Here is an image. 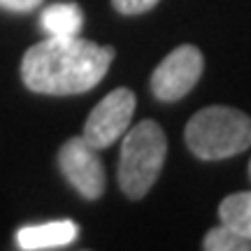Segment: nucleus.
<instances>
[{
    "mask_svg": "<svg viewBox=\"0 0 251 251\" xmlns=\"http://www.w3.org/2000/svg\"><path fill=\"white\" fill-rule=\"evenodd\" d=\"M207 251H251V240L242 237V235L233 230L230 226H216L205 235L202 242Z\"/></svg>",
    "mask_w": 251,
    "mask_h": 251,
    "instance_id": "nucleus-10",
    "label": "nucleus"
},
{
    "mask_svg": "<svg viewBox=\"0 0 251 251\" xmlns=\"http://www.w3.org/2000/svg\"><path fill=\"white\" fill-rule=\"evenodd\" d=\"M112 5L119 14H126V17H135V14H144L151 7L158 5V0H112Z\"/></svg>",
    "mask_w": 251,
    "mask_h": 251,
    "instance_id": "nucleus-11",
    "label": "nucleus"
},
{
    "mask_svg": "<svg viewBox=\"0 0 251 251\" xmlns=\"http://www.w3.org/2000/svg\"><path fill=\"white\" fill-rule=\"evenodd\" d=\"M219 219L221 224L230 226L233 230L251 240V191H240L224 198L219 205Z\"/></svg>",
    "mask_w": 251,
    "mask_h": 251,
    "instance_id": "nucleus-9",
    "label": "nucleus"
},
{
    "mask_svg": "<svg viewBox=\"0 0 251 251\" xmlns=\"http://www.w3.org/2000/svg\"><path fill=\"white\" fill-rule=\"evenodd\" d=\"M58 168L70 186L86 200H98L105 191V170L98 156L84 137H70L58 151Z\"/></svg>",
    "mask_w": 251,
    "mask_h": 251,
    "instance_id": "nucleus-6",
    "label": "nucleus"
},
{
    "mask_svg": "<svg viewBox=\"0 0 251 251\" xmlns=\"http://www.w3.org/2000/svg\"><path fill=\"white\" fill-rule=\"evenodd\" d=\"M40 24L49 37H58V40L77 37L84 26V12L77 2H54L42 12Z\"/></svg>",
    "mask_w": 251,
    "mask_h": 251,
    "instance_id": "nucleus-8",
    "label": "nucleus"
},
{
    "mask_svg": "<svg viewBox=\"0 0 251 251\" xmlns=\"http://www.w3.org/2000/svg\"><path fill=\"white\" fill-rule=\"evenodd\" d=\"M114 61L112 47L84 37H49L24 54L21 79L30 91L45 96H77L98 86Z\"/></svg>",
    "mask_w": 251,
    "mask_h": 251,
    "instance_id": "nucleus-1",
    "label": "nucleus"
},
{
    "mask_svg": "<svg viewBox=\"0 0 251 251\" xmlns=\"http://www.w3.org/2000/svg\"><path fill=\"white\" fill-rule=\"evenodd\" d=\"M249 172H251V165H249Z\"/></svg>",
    "mask_w": 251,
    "mask_h": 251,
    "instance_id": "nucleus-13",
    "label": "nucleus"
},
{
    "mask_svg": "<svg viewBox=\"0 0 251 251\" xmlns=\"http://www.w3.org/2000/svg\"><path fill=\"white\" fill-rule=\"evenodd\" d=\"M186 144L202 161H224L251 147V117L224 105L200 109L186 124Z\"/></svg>",
    "mask_w": 251,
    "mask_h": 251,
    "instance_id": "nucleus-2",
    "label": "nucleus"
},
{
    "mask_svg": "<svg viewBox=\"0 0 251 251\" xmlns=\"http://www.w3.org/2000/svg\"><path fill=\"white\" fill-rule=\"evenodd\" d=\"M42 5V0H0V7L9 12H33Z\"/></svg>",
    "mask_w": 251,
    "mask_h": 251,
    "instance_id": "nucleus-12",
    "label": "nucleus"
},
{
    "mask_svg": "<svg viewBox=\"0 0 251 251\" xmlns=\"http://www.w3.org/2000/svg\"><path fill=\"white\" fill-rule=\"evenodd\" d=\"M168 156V140L156 121H140L124 133L119 156V186L128 198L140 200L156 184Z\"/></svg>",
    "mask_w": 251,
    "mask_h": 251,
    "instance_id": "nucleus-3",
    "label": "nucleus"
},
{
    "mask_svg": "<svg viewBox=\"0 0 251 251\" xmlns=\"http://www.w3.org/2000/svg\"><path fill=\"white\" fill-rule=\"evenodd\" d=\"M135 112V93L130 89H114L93 107L84 124L81 137L93 149H107L130 128Z\"/></svg>",
    "mask_w": 251,
    "mask_h": 251,
    "instance_id": "nucleus-5",
    "label": "nucleus"
},
{
    "mask_svg": "<svg viewBox=\"0 0 251 251\" xmlns=\"http://www.w3.org/2000/svg\"><path fill=\"white\" fill-rule=\"evenodd\" d=\"M79 228L70 219L49 221L40 226H24L17 233V244L26 251H42V249H58L65 244L75 242Z\"/></svg>",
    "mask_w": 251,
    "mask_h": 251,
    "instance_id": "nucleus-7",
    "label": "nucleus"
},
{
    "mask_svg": "<svg viewBox=\"0 0 251 251\" xmlns=\"http://www.w3.org/2000/svg\"><path fill=\"white\" fill-rule=\"evenodd\" d=\"M205 70L202 51L193 45H181L165 56L151 75V91L158 100L175 102L193 89Z\"/></svg>",
    "mask_w": 251,
    "mask_h": 251,
    "instance_id": "nucleus-4",
    "label": "nucleus"
}]
</instances>
